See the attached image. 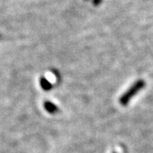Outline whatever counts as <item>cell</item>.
Listing matches in <instances>:
<instances>
[{
    "instance_id": "cell-2",
    "label": "cell",
    "mask_w": 153,
    "mask_h": 153,
    "mask_svg": "<svg viewBox=\"0 0 153 153\" xmlns=\"http://www.w3.org/2000/svg\"><path fill=\"white\" fill-rule=\"evenodd\" d=\"M44 108L50 114H55L59 111L58 106L54 103L50 102V101H45L44 102Z\"/></svg>"
},
{
    "instance_id": "cell-1",
    "label": "cell",
    "mask_w": 153,
    "mask_h": 153,
    "mask_svg": "<svg viewBox=\"0 0 153 153\" xmlns=\"http://www.w3.org/2000/svg\"><path fill=\"white\" fill-rule=\"evenodd\" d=\"M146 86V82L144 80H138L134 82L131 87L129 88L125 93L123 94L119 99V103L123 106H126L129 104L130 100L134 98L137 94L139 93L141 89H143Z\"/></svg>"
},
{
    "instance_id": "cell-4",
    "label": "cell",
    "mask_w": 153,
    "mask_h": 153,
    "mask_svg": "<svg viewBox=\"0 0 153 153\" xmlns=\"http://www.w3.org/2000/svg\"><path fill=\"white\" fill-rule=\"evenodd\" d=\"M114 153H117V152H114Z\"/></svg>"
},
{
    "instance_id": "cell-3",
    "label": "cell",
    "mask_w": 153,
    "mask_h": 153,
    "mask_svg": "<svg viewBox=\"0 0 153 153\" xmlns=\"http://www.w3.org/2000/svg\"><path fill=\"white\" fill-rule=\"evenodd\" d=\"M40 85L45 91H49L52 88V84L50 83L48 79H46L44 76L40 78Z\"/></svg>"
}]
</instances>
